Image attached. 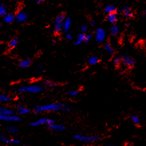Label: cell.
<instances>
[{
    "instance_id": "603a6c76",
    "label": "cell",
    "mask_w": 146,
    "mask_h": 146,
    "mask_svg": "<svg viewBox=\"0 0 146 146\" xmlns=\"http://www.w3.org/2000/svg\"><path fill=\"white\" fill-rule=\"evenodd\" d=\"M43 84L46 87L50 88H56L58 86V84L56 83H55L53 81H51V80H45V81L43 82Z\"/></svg>"
},
{
    "instance_id": "d6a6232c",
    "label": "cell",
    "mask_w": 146,
    "mask_h": 146,
    "mask_svg": "<svg viewBox=\"0 0 146 146\" xmlns=\"http://www.w3.org/2000/svg\"><path fill=\"white\" fill-rule=\"evenodd\" d=\"M65 37H66L67 40H72L73 38L72 34L71 33L70 31L68 32H66V34H65Z\"/></svg>"
},
{
    "instance_id": "5bb4252c",
    "label": "cell",
    "mask_w": 146,
    "mask_h": 146,
    "mask_svg": "<svg viewBox=\"0 0 146 146\" xmlns=\"http://www.w3.org/2000/svg\"><path fill=\"white\" fill-rule=\"evenodd\" d=\"M16 111H17V113H18L19 115H28L30 113V109H29L28 107L25 106L24 105H22V104L18 105L16 108Z\"/></svg>"
},
{
    "instance_id": "52a82bcc",
    "label": "cell",
    "mask_w": 146,
    "mask_h": 146,
    "mask_svg": "<svg viewBox=\"0 0 146 146\" xmlns=\"http://www.w3.org/2000/svg\"><path fill=\"white\" fill-rule=\"evenodd\" d=\"M106 38V32L103 28H97L95 32V40L97 43H103Z\"/></svg>"
},
{
    "instance_id": "d6986e66",
    "label": "cell",
    "mask_w": 146,
    "mask_h": 146,
    "mask_svg": "<svg viewBox=\"0 0 146 146\" xmlns=\"http://www.w3.org/2000/svg\"><path fill=\"white\" fill-rule=\"evenodd\" d=\"M122 13L127 18H131L133 16V12H132L131 9L128 7H125L122 9Z\"/></svg>"
},
{
    "instance_id": "ac0fdd59",
    "label": "cell",
    "mask_w": 146,
    "mask_h": 146,
    "mask_svg": "<svg viewBox=\"0 0 146 146\" xmlns=\"http://www.w3.org/2000/svg\"><path fill=\"white\" fill-rule=\"evenodd\" d=\"M107 20L109 21V23L114 24L117 21V16L116 13H111V14H107Z\"/></svg>"
},
{
    "instance_id": "3957f363",
    "label": "cell",
    "mask_w": 146,
    "mask_h": 146,
    "mask_svg": "<svg viewBox=\"0 0 146 146\" xmlns=\"http://www.w3.org/2000/svg\"><path fill=\"white\" fill-rule=\"evenodd\" d=\"M66 16L64 14H59L54 20V30L55 33L59 34L61 31H62L63 23H64V19Z\"/></svg>"
},
{
    "instance_id": "d4e9b609",
    "label": "cell",
    "mask_w": 146,
    "mask_h": 146,
    "mask_svg": "<svg viewBox=\"0 0 146 146\" xmlns=\"http://www.w3.org/2000/svg\"><path fill=\"white\" fill-rule=\"evenodd\" d=\"M99 58L97 56H91L88 59V63L91 65H96L99 63Z\"/></svg>"
},
{
    "instance_id": "9a60e30c",
    "label": "cell",
    "mask_w": 146,
    "mask_h": 146,
    "mask_svg": "<svg viewBox=\"0 0 146 146\" xmlns=\"http://www.w3.org/2000/svg\"><path fill=\"white\" fill-rule=\"evenodd\" d=\"M32 64V61L30 59H24L18 62L19 67L22 69H27Z\"/></svg>"
},
{
    "instance_id": "7402d4cb",
    "label": "cell",
    "mask_w": 146,
    "mask_h": 146,
    "mask_svg": "<svg viewBox=\"0 0 146 146\" xmlns=\"http://www.w3.org/2000/svg\"><path fill=\"white\" fill-rule=\"evenodd\" d=\"M104 49L105 50V51L107 52V53H109V55L114 54V53H115L114 49H113V47H112V45H111L110 43H107L106 44H105Z\"/></svg>"
},
{
    "instance_id": "4316f807",
    "label": "cell",
    "mask_w": 146,
    "mask_h": 146,
    "mask_svg": "<svg viewBox=\"0 0 146 146\" xmlns=\"http://www.w3.org/2000/svg\"><path fill=\"white\" fill-rule=\"evenodd\" d=\"M10 97L8 96L0 94V102H7L10 101Z\"/></svg>"
},
{
    "instance_id": "e0dca14e",
    "label": "cell",
    "mask_w": 146,
    "mask_h": 146,
    "mask_svg": "<svg viewBox=\"0 0 146 146\" xmlns=\"http://www.w3.org/2000/svg\"><path fill=\"white\" fill-rule=\"evenodd\" d=\"M16 19V16L11 13H7L5 16L3 17V21L7 24H11Z\"/></svg>"
},
{
    "instance_id": "2e32d148",
    "label": "cell",
    "mask_w": 146,
    "mask_h": 146,
    "mask_svg": "<svg viewBox=\"0 0 146 146\" xmlns=\"http://www.w3.org/2000/svg\"><path fill=\"white\" fill-rule=\"evenodd\" d=\"M0 113L5 115H9V116L15 115V112L13 109L2 106H0Z\"/></svg>"
},
{
    "instance_id": "44dd1931",
    "label": "cell",
    "mask_w": 146,
    "mask_h": 146,
    "mask_svg": "<svg viewBox=\"0 0 146 146\" xmlns=\"http://www.w3.org/2000/svg\"><path fill=\"white\" fill-rule=\"evenodd\" d=\"M120 28L116 25H113L110 29V33L112 36H117L119 34Z\"/></svg>"
},
{
    "instance_id": "ba28073f",
    "label": "cell",
    "mask_w": 146,
    "mask_h": 146,
    "mask_svg": "<svg viewBox=\"0 0 146 146\" xmlns=\"http://www.w3.org/2000/svg\"><path fill=\"white\" fill-rule=\"evenodd\" d=\"M0 121L4 122H19L21 121L20 117L18 115H5L0 113Z\"/></svg>"
},
{
    "instance_id": "7c38bea8",
    "label": "cell",
    "mask_w": 146,
    "mask_h": 146,
    "mask_svg": "<svg viewBox=\"0 0 146 146\" xmlns=\"http://www.w3.org/2000/svg\"><path fill=\"white\" fill-rule=\"evenodd\" d=\"M72 27V20L69 17H66L64 19V23H63L62 26V31L66 32H68L70 31V28Z\"/></svg>"
},
{
    "instance_id": "30bf717a",
    "label": "cell",
    "mask_w": 146,
    "mask_h": 146,
    "mask_svg": "<svg viewBox=\"0 0 146 146\" xmlns=\"http://www.w3.org/2000/svg\"><path fill=\"white\" fill-rule=\"evenodd\" d=\"M121 63L123 64L124 66L126 68H132L135 64V61L134 59L128 55H123L121 57Z\"/></svg>"
},
{
    "instance_id": "f1b7e54d",
    "label": "cell",
    "mask_w": 146,
    "mask_h": 146,
    "mask_svg": "<svg viewBox=\"0 0 146 146\" xmlns=\"http://www.w3.org/2000/svg\"><path fill=\"white\" fill-rule=\"evenodd\" d=\"M121 57L120 56H117L113 59V64L115 66H119L121 64Z\"/></svg>"
},
{
    "instance_id": "1f68e13d",
    "label": "cell",
    "mask_w": 146,
    "mask_h": 146,
    "mask_svg": "<svg viewBox=\"0 0 146 146\" xmlns=\"http://www.w3.org/2000/svg\"><path fill=\"white\" fill-rule=\"evenodd\" d=\"M88 30V26H86V24H82L81 26H80V31H81L82 33H85V32L87 31Z\"/></svg>"
},
{
    "instance_id": "5b68a950",
    "label": "cell",
    "mask_w": 146,
    "mask_h": 146,
    "mask_svg": "<svg viewBox=\"0 0 146 146\" xmlns=\"http://www.w3.org/2000/svg\"><path fill=\"white\" fill-rule=\"evenodd\" d=\"M54 121L51 119L48 118H40L35 121L32 122L30 123V125L32 127H39L42 125H48L49 126L50 125L52 124Z\"/></svg>"
},
{
    "instance_id": "e575fe53",
    "label": "cell",
    "mask_w": 146,
    "mask_h": 146,
    "mask_svg": "<svg viewBox=\"0 0 146 146\" xmlns=\"http://www.w3.org/2000/svg\"><path fill=\"white\" fill-rule=\"evenodd\" d=\"M34 1H36V3H38V4H39V3H42L44 0H34Z\"/></svg>"
},
{
    "instance_id": "9c48e42d",
    "label": "cell",
    "mask_w": 146,
    "mask_h": 146,
    "mask_svg": "<svg viewBox=\"0 0 146 146\" xmlns=\"http://www.w3.org/2000/svg\"><path fill=\"white\" fill-rule=\"evenodd\" d=\"M0 141L7 145H16L20 143V140L16 138H9L3 135H0Z\"/></svg>"
},
{
    "instance_id": "8d00e7d4",
    "label": "cell",
    "mask_w": 146,
    "mask_h": 146,
    "mask_svg": "<svg viewBox=\"0 0 146 146\" xmlns=\"http://www.w3.org/2000/svg\"><path fill=\"white\" fill-rule=\"evenodd\" d=\"M1 23L0 22V27H1Z\"/></svg>"
},
{
    "instance_id": "d590c367",
    "label": "cell",
    "mask_w": 146,
    "mask_h": 146,
    "mask_svg": "<svg viewBox=\"0 0 146 146\" xmlns=\"http://www.w3.org/2000/svg\"><path fill=\"white\" fill-rule=\"evenodd\" d=\"M142 14H143V15H145V14H146V10L143 11V13H142Z\"/></svg>"
},
{
    "instance_id": "74e56055",
    "label": "cell",
    "mask_w": 146,
    "mask_h": 146,
    "mask_svg": "<svg viewBox=\"0 0 146 146\" xmlns=\"http://www.w3.org/2000/svg\"><path fill=\"white\" fill-rule=\"evenodd\" d=\"M145 46H146V44H145Z\"/></svg>"
},
{
    "instance_id": "836d02e7",
    "label": "cell",
    "mask_w": 146,
    "mask_h": 146,
    "mask_svg": "<svg viewBox=\"0 0 146 146\" xmlns=\"http://www.w3.org/2000/svg\"><path fill=\"white\" fill-rule=\"evenodd\" d=\"M90 24H91V26H95L96 24V21L94 20V19H92L91 22H90Z\"/></svg>"
},
{
    "instance_id": "4dcf8cb0",
    "label": "cell",
    "mask_w": 146,
    "mask_h": 146,
    "mask_svg": "<svg viewBox=\"0 0 146 146\" xmlns=\"http://www.w3.org/2000/svg\"><path fill=\"white\" fill-rule=\"evenodd\" d=\"M131 120H132V121H133L134 123L136 125L139 124V123H140L139 118L138 117L135 116V115H133V116L131 117Z\"/></svg>"
},
{
    "instance_id": "83f0119b",
    "label": "cell",
    "mask_w": 146,
    "mask_h": 146,
    "mask_svg": "<svg viewBox=\"0 0 146 146\" xmlns=\"http://www.w3.org/2000/svg\"><path fill=\"white\" fill-rule=\"evenodd\" d=\"M9 47L10 48H15L18 45V40L17 38H13L9 42Z\"/></svg>"
},
{
    "instance_id": "6da1fadb",
    "label": "cell",
    "mask_w": 146,
    "mask_h": 146,
    "mask_svg": "<svg viewBox=\"0 0 146 146\" xmlns=\"http://www.w3.org/2000/svg\"><path fill=\"white\" fill-rule=\"evenodd\" d=\"M70 111V108L62 103H52L48 104L38 105L34 108V113H40L45 112H59V111Z\"/></svg>"
},
{
    "instance_id": "ffe728a7",
    "label": "cell",
    "mask_w": 146,
    "mask_h": 146,
    "mask_svg": "<svg viewBox=\"0 0 146 146\" xmlns=\"http://www.w3.org/2000/svg\"><path fill=\"white\" fill-rule=\"evenodd\" d=\"M116 9H117L116 7L114 6V5H108L105 7L104 11L105 14H111V13H115V11H116Z\"/></svg>"
},
{
    "instance_id": "cb8c5ba5",
    "label": "cell",
    "mask_w": 146,
    "mask_h": 146,
    "mask_svg": "<svg viewBox=\"0 0 146 146\" xmlns=\"http://www.w3.org/2000/svg\"><path fill=\"white\" fill-rule=\"evenodd\" d=\"M7 131L11 135H16L18 133V129L13 125H9L7 127Z\"/></svg>"
},
{
    "instance_id": "7a4b0ae2",
    "label": "cell",
    "mask_w": 146,
    "mask_h": 146,
    "mask_svg": "<svg viewBox=\"0 0 146 146\" xmlns=\"http://www.w3.org/2000/svg\"><path fill=\"white\" fill-rule=\"evenodd\" d=\"M42 88L39 85H28L24 86L19 88V92L22 93H30V94H38L42 92Z\"/></svg>"
},
{
    "instance_id": "8fae6325",
    "label": "cell",
    "mask_w": 146,
    "mask_h": 146,
    "mask_svg": "<svg viewBox=\"0 0 146 146\" xmlns=\"http://www.w3.org/2000/svg\"><path fill=\"white\" fill-rule=\"evenodd\" d=\"M16 19L18 22H25L28 19V14L26 11L21 9L18 11L16 15Z\"/></svg>"
},
{
    "instance_id": "277c9868",
    "label": "cell",
    "mask_w": 146,
    "mask_h": 146,
    "mask_svg": "<svg viewBox=\"0 0 146 146\" xmlns=\"http://www.w3.org/2000/svg\"><path fill=\"white\" fill-rule=\"evenodd\" d=\"M74 139L77 140V141L82 142V143H86L97 141V140L99 139V137H98L97 136L95 135L85 136L83 135H80V134H77V135H75L74 136Z\"/></svg>"
},
{
    "instance_id": "4fadbf2b",
    "label": "cell",
    "mask_w": 146,
    "mask_h": 146,
    "mask_svg": "<svg viewBox=\"0 0 146 146\" xmlns=\"http://www.w3.org/2000/svg\"><path fill=\"white\" fill-rule=\"evenodd\" d=\"M48 127L50 129L55 132H62V131H64L65 130V127L63 125L56 124L54 123L50 125Z\"/></svg>"
},
{
    "instance_id": "8992f818",
    "label": "cell",
    "mask_w": 146,
    "mask_h": 146,
    "mask_svg": "<svg viewBox=\"0 0 146 146\" xmlns=\"http://www.w3.org/2000/svg\"><path fill=\"white\" fill-rule=\"evenodd\" d=\"M92 38L91 34H86L84 33H80L76 36V39L74 42L75 45H82L84 43H87Z\"/></svg>"
},
{
    "instance_id": "f546056e",
    "label": "cell",
    "mask_w": 146,
    "mask_h": 146,
    "mask_svg": "<svg viewBox=\"0 0 146 146\" xmlns=\"http://www.w3.org/2000/svg\"><path fill=\"white\" fill-rule=\"evenodd\" d=\"M78 90H71L69 91L68 94L70 96H72V97H74V96H76L78 94Z\"/></svg>"
},
{
    "instance_id": "484cf974",
    "label": "cell",
    "mask_w": 146,
    "mask_h": 146,
    "mask_svg": "<svg viewBox=\"0 0 146 146\" xmlns=\"http://www.w3.org/2000/svg\"><path fill=\"white\" fill-rule=\"evenodd\" d=\"M7 14V10L6 7L4 5L0 4V16L4 17Z\"/></svg>"
}]
</instances>
